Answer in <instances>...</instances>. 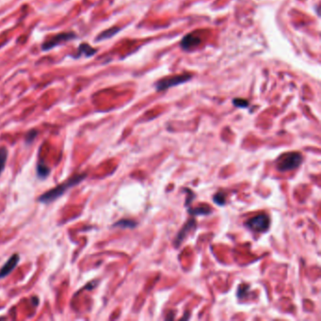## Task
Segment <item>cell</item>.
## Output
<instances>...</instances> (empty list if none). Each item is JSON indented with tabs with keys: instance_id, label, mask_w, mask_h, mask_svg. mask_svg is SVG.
<instances>
[{
	"instance_id": "6da1fadb",
	"label": "cell",
	"mask_w": 321,
	"mask_h": 321,
	"mask_svg": "<svg viewBox=\"0 0 321 321\" xmlns=\"http://www.w3.org/2000/svg\"><path fill=\"white\" fill-rule=\"evenodd\" d=\"M86 177H87L86 174H76L74 176L71 177L64 182L62 184L58 186L56 188H53L48 192L42 194L38 198V201L42 202V204H50L52 202L56 201V199H58L60 197L64 195V193L67 190H69L70 188H72V186L78 185L83 180H85Z\"/></svg>"
},
{
	"instance_id": "7a4b0ae2",
	"label": "cell",
	"mask_w": 321,
	"mask_h": 321,
	"mask_svg": "<svg viewBox=\"0 0 321 321\" xmlns=\"http://www.w3.org/2000/svg\"><path fill=\"white\" fill-rule=\"evenodd\" d=\"M302 162V156L298 152H288L282 154L277 161V169L280 172H288L297 169Z\"/></svg>"
},
{
	"instance_id": "3957f363",
	"label": "cell",
	"mask_w": 321,
	"mask_h": 321,
	"mask_svg": "<svg viewBox=\"0 0 321 321\" xmlns=\"http://www.w3.org/2000/svg\"><path fill=\"white\" fill-rule=\"evenodd\" d=\"M192 78V76L190 74H180V76L165 78H162L156 83V88L158 92L165 90L167 88H172V87H174L177 85H180L182 83L188 82Z\"/></svg>"
},
{
	"instance_id": "277c9868",
	"label": "cell",
	"mask_w": 321,
	"mask_h": 321,
	"mask_svg": "<svg viewBox=\"0 0 321 321\" xmlns=\"http://www.w3.org/2000/svg\"><path fill=\"white\" fill-rule=\"evenodd\" d=\"M76 35L74 32H62L60 34H56L53 38L49 39L48 40H46L42 44V51H49L51 49L56 48L60 46L62 44H64L68 40H72L76 39Z\"/></svg>"
},
{
	"instance_id": "5b68a950",
	"label": "cell",
	"mask_w": 321,
	"mask_h": 321,
	"mask_svg": "<svg viewBox=\"0 0 321 321\" xmlns=\"http://www.w3.org/2000/svg\"><path fill=\"white\" fill-rule=\"evenodd\" d=\"M270 220L268 216L258 215L256 217L252 218L250 220L247 222L246 225L252 231L264 233L270 228Z\"/></svg>"
},
{
	"instance_id": "8992f818",
	"label": "cell",
	"mask_w": 321,
	"mask_h": 321,
	"mask_svg": "<svg viewBox=\"0 0 321 321\" xmlns=\"http://www.w3.org/2000/svg\"><path fill=\"white\" fill-rule=\"evenodd\" d=\"M20 261V256L18 254H14L8 258V261L4 264V266L0 270V279L5 278L8 274L14 272V270L16 268Z\"/></svg>"
},
{
	"instance_id": "52a82bcc",
	"label": "cell",
	"mask_w": 321,
	"mask_h": 321,
	"mask_svg": "<svg viewBox=\"0 0 321 321\" xmlns=\"http://www.w3.org/2000/svg\"><path fill=\"white\" fill-rule=\"evenodd\" d=\"M200 42L201 40L199 37H196L193 34H188L181 42V46H182V48L188 50V49L192 48L194 46H198L200 44Z\"/></svg>"
},
{
	"instance_id": "ba28073f",
	"label": "cell",
	"mask_w": 321,
	"mask_h": 321,
	"mask_svg": "<svg viewBox=\"0 0 321 321\" xmlns=\"http://www.w3.org/2000/svg\"><path fill=\"white\" fill-rule=\"evenodd\" d=\"M96 53V49L92 48L88 44H81L78 48V52L76 58H80V56H85L86 58L92 56Z\"/></svg>"
},
{
	"instance_id": "9c48e42d",
	"label": "cell",
	"mask_w": 321,
	"mask_h": 321,
	"mask_svg": "<svg viewBox=\"0 0 321 321\" xmlns=\"http://www.w3.org/2000/svg\"><path fill=\"white\" fill-rule=\"evenodd\" d=\"M50 172L51 170L49 169L48 166L44 162H42V161L38 162L37 168H36V172H37L38 178L46 179L50 174Z\"/></svg>"
},
{
	"instance_id": "30bf717a",
	"label": "cell",
	"mask_w": 321,
	"mask_h": 321,
	"mask_svg": "<svg viewBox=\"0 0 321 321\" xmlns=\"http://www.w3.org/2000/svg\"><path fill=\"white\" fill-rule=\"evenodd\" d=\"M119 32H120V28H116V26L112 28H110V30H104V32H103L99 34V35L97 36L96 42L106 40V39H110V38L113 37L114 35H116Z\"/></svg>"
},
{
	"instance_id": "8fae6325",
	"label": "cell",
	"mask_w": 321,
	"mask_h": 321,
	"mask_svg": "<svg viewBox=\"0 0 321 321\" xmlns=\"http://www.w3.org/2000/svg\"><path fill=\"white\" fill-rule=\"evenodd\" d=\"M194 225H195V222H194V220H190V222L186 224L185 227L182 229V231L177 236L176 245H179V244L183 241V240L185 238L186 236V234L188 233V230H190Z\"/></svg>"
},
{
	"instance_id": "7c38bea8",
	"label": "cell",
	"mask_w": 321,
	"mask_h": 321,
	"mask_svg": "<svg viewBox=\"0 0 321 321\" xmlns=\"http://www.w3.org/2000/svg\"><path fill=\"white\" fill-rule=\"evenodd\" d=\"M8 160V150L5 147L0 148V176L3 172Z\"/></svg>"
},
{
	"instance_id": "4fadbf2b",
	"label": "cell",
	"mask_w": 321,
	"mask_h": 321,
	"mask_svg": "<svg viewBox=\"0 0 321 321\" xmlns=\"http://www.w3.org/2000/svg\"><path fill=\"white\" fill-rule=\"evenodd\" d=\"M136 226V222L130 220H122L117 222L115 224H113V227H120V228H133Z\"/></svg>"
},
{
	"instance_id": "5bb4252c",
	"label": "cell",
	"mask_w": 321,
	"mask_h": 321,
	"mask_svg": "<svg viewBox=\"0 0 321 321\" xmlns=\"http://www.w3.org/2000/svg\"><path fill=\"white\" fill-rule=\"evenodd\" d=\"M38 136V131L37 130H30L28 133H26V138H24V142L26 144H30L33 140Z\"/></svg>"
},
{
	"instance_id": "9a60e30c",
	"label": "cell",
	"mask_w": 321,
	"mask_h": 321,
	"mask_svg": "<svg viewBox=\"0 0 321 321\" xmlns=\"http://www.w3.org/2000/svg\"><path fill=\"white\" fill-rule=\"evenodd\" d=\"M234 104L238 106V108H247L249 106V102L244 100V99H234Z\"/></svg>"
},
{
	"instance_id": "2e32d148",
	"label": "cell",
	"mask_w": 321,
	"mask_h": 321,
	"mask_svg": "<svg viewBox=\"0 0 321 321\" xmlns=\"http://www.w3.org/2000/svg\"><path fill=\"white\" fill-rule=\"evenodd\" d=\"M214 202L218 204V206H222L225 204L224 196L222 193H218L215 197H214Z\"/></svg>"
},
{
	"instance_id": "e0dca14e",
	"label": "cell",
	"mask_w": 321,
	"mask_h": 321,
	"mask_svg": "<svg viewBox=\"0 0 321 321\" xmlns=\"http://www.w3.org/2000/svg\"><path fill=\"white\" fill-rule=\"evenodd\" d=\"M192 214H195V215H197V214H202V215H206V214H208L209 211L208 210H204V208H197V209H194L193 211H190Z\"/></svg>"
}]
</instances>
